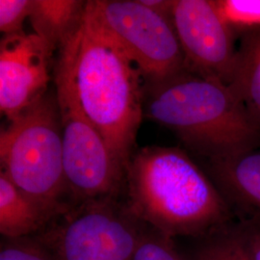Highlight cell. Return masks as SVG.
<instances>
[{
  "mask_svg": "<svg viewBox=\"0 0 260 260\" xmlns=\"http://www.w3.org/2000/svg\"><path fill=\"white\" fill-rule=\"evenodd\" d=\"M55 86L71 95L126 167L144 119L145 80L87 14L60 49Z\"/></svg>",
  "mask_w": 260,
  "mask_h": 260,
  "instance_id": "cell-1",
  "label": "cell"
},
{
  "mask_svg": "<svg viewBox=\"0 0 260 260\" xmlns=\"http://www.w3.org/2000/svg\"><path fill=\"white\" fill-rule=\"evenodd\" d=\"M124 187L130 213L172 239L201 238L233 223V210L211 178L178 148L134 151Z\"/></svg>",
  "mask_w": 260,
  "mask_h": 260,
  "instance_id": "cell-2",
  "label": "cell"
},
{
  "mask_svg": "<svg viewBox=\"0 0 260 260\" xmlns=\"http://www.w3.org/2000/svg\"><path fill=\"white\" fill-rule=\"evenodd\" d=\"M144 118L173 131L186 148L207 160L260 148V126L229 86L186 69L145 83Z\"/></svg>",
  "mask_w": 260,
  "mask_h": 260,
  "instance_id": "cell-3",
  "label": "cell"
},
{
  "mask_svg": "<svg viewBox=\"0 0 260 260\" xmlns=\"http://www.w3.org/2000/svg\"><path fill=\"white\" fill-rule=\"evenodd\" d=\"M0 161L1 172L54 220L74 206L66 182L55 91H47L2 129Z\"/></svg>",
  "mask_w": 260,
  "mask_h": 260,
  "instance_id": "cell-4",
  "label": "cell"
},
{
  "mask_svg": "<svg viewBox=\"0 0 260 260\" xmlns=\"http://www.w3.org/2000/svg\"><path fill=\"white\" fill-rule=\"evenodd\" d=\"M87 16L136 66L145 83H157L186 70L172 19L141 0L88 1Z\"/></svg>",
  "mask_w": 260,
  "mask_h": 260,
  "instance_id": "cell-5",
  "label": "cell"
},
{
  "mask_svg": "<svg viewBox=\"0 0 260 260\" xmlns=\"http://www.w3.org/2000/svg\"><path fill=\"white\" fill-rule=\"evenodd\" d=\"M145 224L118 199L75 205L38 234L58 260H132Z\"/></svg>",
  "mask_w": 260,
  "mask_h": 260,
  "instance_id": "cell-6",
  "label": "cell"
},
{
  "mask_svg": "<svg viewBox=\"0 0 260 260\" xmlns=\"http://www.w3.org/2000/svg\"><path fill=\"white\" fill-rule=\"evenodd\" d=\"M55 92L62 121L64 173L73 204L118 199L126 167L71 95L56 86Z\"/></svg>",
  "mask_w": 260,
  "mask_h": 260,
  "instance_id": "cell-7",
  "label": "cell"
},
{
  "mask_svg": "<svg viewBox=\"0 0 260 260\" xmlns=\"http://www.w3.org/2000/svg\"><path fill=\"white\" fill-rule=\"evenodd\" d=\"M171 19L186 69L230 86L236 65L235 32L212 0H174Z\"/></svg>",
  "mask_w": 260,
  "mask_h": 260,
  "instance_id": "cell-8",
  "label": "cell"
},
{
  "mask_svg": "<svg viewBox=\"0 0 260 260\" xmlns=\"http://www.w3.org/2000/svg\"><path fill=\"white\" fill-rule=\"evenodd\" d=\"M54 50L34 34L4 36L0 44V110L9 121L47 93Z\"/></svg>",
  "mask_w": 260,
  "mask_h": 260,
  "instance_id": "cell-9",
  "label": "cell"
},
{
  "mask_svg": "<svg viewBox=\"0 0 260 260\" xmlns=\"http://www.w3.org/2000/svg\"><path fill=\"white\" fill-rule=\"evenodd\" d=\"M207 171L233 213L260 225V149L207 160Z\"/></svg>",
  "mask_w": 260,
  "mask_h": 260,
  "instance_id": "cell-10",
  "label": "cell"
},
{
  "mask_svg": "<svg viewBox=\"0 0 260 260\" xmlns=\"http://www.w3.org/2000/svg\"><path fill=\"white\" fill-rule=\"evenodd\" d=\"M54 221L47 210L0 172V233L20 239L43 233Z\"/></svg>",
  "mask_w": 260,
  "mask_h": 260,
  "instance_id": "cell-11",
  "label": "cell"
},
{
  "mask_svg": "<svg viewBox=\"0 0 260 260\" xmlns=\"http://www.w3.org/2000/svg\"><path fill=\"white\" fill-rule=\"evenodd\" d=\"M88 1L32 0L30 22L34 33L54 51L64 47L83 23Z\"/></svg>",
  "mask_w": 260,
  "mask_h": 260,
  "instance_id": "cell-12",
  "label": "cell"
},
{
  "mask_svg": "<svg viewBox=\"0 0 260 260\" xmlns=\"http://www.w3.org/2000/svg\"><path fill=\"white\" fill-rule=\"evenodd\" d=\"M229 87L260 126V29L242 34Z\"/></svg>",
  "mask_w": 260,
  "mask_h": 260,
  "instance_id": "cell-13",
  "label": "cell"
},
{
  "mask_svg": "<svg viewBox=\"0 0 260 260\" xmlns=\"http://www.w3.org/2000/svg\"><path fill=\"white\" fill-rule=\"evenodd\" d=\"M200 239L194 252L184 260H251L238 223H230Z\"/></svg>",
  "mask_w": 260,
  "mask_h": 260,
  "instance_id": "cell-14",
  "label": "cell"
},
{
  "mask_svg": "<svg viewBox=\"0 0 260 260\" xmlns=\"http://www.w3.org/2000/svg\"><path fill=\"white\" fill-rule=\"evenodd\" d=\"M214 3L235 34L260 29V0H214Z\"/></svg>",
  "mask_w": 260,
  "mask_h": 260,
  "instance_id": "cell-15",
  "label": "cell"
},
{
  "mask_svg": "<svg viewBox=\"0 0 260 260\" xmlns=\"http://www.w3.org/2000/svg\"><path fill=\"white\" fill-rule=\"evenodd\" d=\"M132 260H184L174 239L145 224Z\"/></svg>",
  "mask_w": 260,
  "mask_h": 260,
  "instance_id": "cell-16",
  "label": "cell"
},
{
  "mask_svg": "<svg viewBox=\"0 0 260 260\" xmlns=\"http://www.w3.org/2000/svg\"><path fill=\"white\" fill-rule=\"evenodd\" d=\"M0 260H58L55 253L39 235L5 239L0 249Z\"/></svg>",
  "mask_w": 260,
  "mask_h": 260,
  "instance_id": "cell-17",
  "label": "cell"
},
{
  "mask_svg": "<svg viewBox=\"0 0 260 260\" xmlns=\"http://www.w3.org/2000/svg\"><path fill=\"white\" fill-rule=\"evenodd\" d=\"M32 0H0V31L4 36L23 33V22L29 18Z\"/></svg>",
  "mask_w": 260,
  "mask_h": 260,
  "instance_id": "cell-18",
  "label": "cell"
},
{
  "mask_svg": "<svg viewBox=\"0 0 260 260\" xmlns=\"http://www.w3.org/2000/svg\"><path fill=\"white\" fill-rule=\"evenodd\" d=\"M238 225L250 259L260 260V225L243 221Z\"/></svg>",
  "mask_w": 260,
  "mask_h": 260,
  "instance_id": "cell-19",
  "label": "cell"
}]
</instances>
